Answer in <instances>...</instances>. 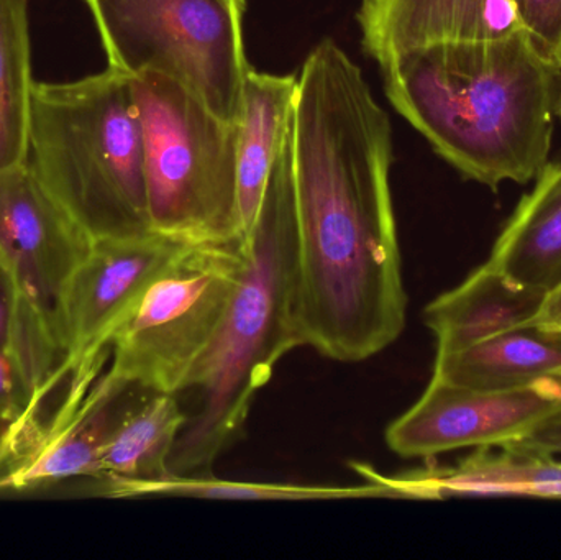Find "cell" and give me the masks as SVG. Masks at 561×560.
Returning <instances> with one entry per match:
<instances>
[{
	"label": "cell",
	"instance_id": "obj_1",
	"mask_svg": "<svg viewBox=\"0 0 561 560\" xmlns=\"http://www.w3.org/2000/svg\"><path fill=\"white\" fill-rule=\"evenodd\" d=\"M297 81V321L304 347L355 364L394 344L408 315L391 122L333 39L307 55Z\"/></svg>",
	"mask_w": 561,
	"mask_h": 560
},
{
	"label": "cell",
	"instance_id": "obj_2",
	"mask_svg": "<svg viewBox=\"0 0 561 560\" xmlns=\"http://www.w3.org/2000/svg\"><path fill=\"white\" fill-rule=\"evenodd\" d=\"M392 107L468 180L496 191L549 163L557 72L526 30L435 43L379 65Z\"/></svg>",
	"mask_w": 561,
	"mask_h": 560
},
{
	"label": "cell",
	"instance_id": "obj_3",
	"mask_svg": "<svg viewBox=\"0 0 561 560\" xmlns=\"http://www.w3.org/2000/svg\"><path fill=\"white\" fill-rule=\"evenodd\" d=\"M294 124L266 184L255 229L242 247L247 266L226 318L187 378L199 393L170 457L176 476L213 473L240 439L259 391L276 364L304 347L297 321V232L293 180Z\"/></svg>",
	"mask_w": 561,
	"mask_h": 560
},
{
	"label": "cell",
	"instance_id": "obj_4",
	"mask_svg": "<svg viewBox=\"0 0 561 560\" xmlns=\"http://www.w3.org/2000/svg\"><path fill=\"white\" fill-rule=\"evenodd\" d=\"M28 163L95 239L153 232L144 134L130 76L108 68L71 82H35Z\"/></svg>",
	"mask_w": 561,
	"mask_h": 560
},
{
	"label": "cell",
	"instance_id": "obj_5",
	"mask_svg": "<svg viewBox=\"0 0 561 560\" xmlns=\"http://www.w3.org/2000/svg\"><path fill=\"white\" fill-rule=\"evenodd\" d=\"M131 88L153 232L181 243L240 242L237 124L167 76H137Z\"/></svg>",
	"mask_w": 561,
	"mask_h": 560
},
{
	"label": "cell",
	"instance_id": "obj_6",
	"mask_svg": "<svg viewBox=\"0 0 561 560\" xmlns=\"http://www.w3.org/2000/svg\"><path fill=\"white\" fill-rule=\"evenodd\" d=\"M108 68L130 78L154 72L237 124L250 66L247 0H84Z\"/></svg>",
	"mask_w": 561,
	"mask_h": 560
},
{
	"label": "cell",
	"instance_id": "obj_7",
	"mask_svg": "<svg viewBox=\"0 0 561 560\" xmlns=\"http://www.w3.org/2000/svg\"><path fill=\"white\" fill-rule=\"evenodd\" d=\"M245 266L240 242L181 247L112 335L108 368L148 391H184Z\"/></svg>",
	"mask_w": 561,
	"mask_h": 560
},
{
	"label": "cell",
	"instance_id": "obj_8",
	"mask_svg": "<svg viewBox=\"0 0 561 560\" xmlns=\"http://www.w3.org/2000/svg\"><path fill=\"white\" fill-rule=\"evenodd\" d=\"M559 413L561 378L511 390H478L431 378L385 437L389 449L404 459H431L468 447L520 443Z\"/></svg>",
	"mask_w": 561,
	"mask_h": 560
},
{
	"label": "cell",
	"instance_id": "obj_9",
	"mask_svg": "<svg viewBox=\"0 0 561 560\" xmlns=\"http://www.w3.org/2000/svg\"><path fill=\"white\" fill-rule=\"evenodd\" d=\"M111 354L81 365L68 378L65 398L32 443L0 480L2 490H28L62 480L98 479L102 454L145 388L118 377L105 364Z\"/></svg>",
	"mask_w": 561,
	"mask_h": 560
},
{
	"label": "cell",
	"instance_id": "obj_10",
	"mask_svg": "<svg viewBox=\"0 0 561 560\" xmlns=\"http://www.w3.org/2000/svg\"><path fill=\"white\" fill-rule=\"evenodd\" d=\"M183 245L157 232L92 240L56 315L68 375L111 351L118 325Z\"/></svg>",
	"mask_w": 561,
	"mask_h": 560
},
{
	"label": "cell",
	"instance_id": "obj_11",
	"mask_svg": "<svg viewBox=\"0 0 561 560\" xmlns=\"http://www.w3.org/2000/svg\"><path fill=\"white\" fill-rule=\"evenodd\" d=\"M91 245V237L43 186L28 161L0 170V263L15 283L22 308L56 325L66 285Z\"/></svg>",
	"mask_w": 561,
	"mask_h": 560
},
{
	"label": "cell",
	"instance_id": "obj_12",
	"mask_svg": "<svg viewBox=\"0 0 561 560\" xmlns=\"http://www.w3.org/2000/svg\"><path fill=\"white\" fill-rule=\"evenodd\" d=\"M366 482L385 483L401 500L513 499L561 500V460L526 443L478 447L451 466H431L386 477L352 464Z\"/></svg>",
	"mask_w": 561,
	"mask_h": 560
},
{
	"label": "cell",
	"instance_id": "obj_13",
	"mask_svg": "<svg viewBox=\"0 0 561 560\" xmlns=\"http://www.w3.org/2000/svg\"><path fill=\"white\" fill-rule=\"evenodd\" d=\"M366 56L378 65L435 43L486 42L524 30L513 0H362Z\"/></svg>",
	"mask_w": 561,
	"mask_h": 560
},
{
	"label": "cell",
	"instance_id": "obj_14",
	"mask_svg": "<svg viewBox=\"0 0 561 560\" xmlns=\"http://www.w3.org/2000/svg\"><path fill=\"white\" fill-rule=\"evenodd\" d=\"M549 293L523 285L484 263L424 309L437 355L455 354L539 319Z\"/></svg>",
	"mask_w": 561,
	"mask_h": 560
},
{
	"label": "cell",
	"instance_id": "obj_15",
	"mask_svg": "<svg viewBox=\"0 0 561 560\" xmlns=\"http://www.w3.org/2000/svg\"><path fill=\"white\" fill-rule=\"evenodd\" d=\"M296 76L247 71L240 104L237 176L242 239L245 247L255 229L270 174L294 124Z\"/></svg>",
	"mask_w": 561,
	"mask_h": 560
},
{
	"label": "cell",
	"instance_id": "obj_16",
	"mask_svg": "<svg viewBox=\"0 0 561 560\" xmlns=\"http://www.w3.org/2000/svg\"><path fill=\"white\" fill-rule=\"evenodd\" d=\"M432 378L478 390H511L561 378V329L527 324L435 357Z\"/></svg>",
	"mask_w": 561,
	"mask_h": 560
},
{
	"label": "cell",
	"instance_id": "obj_17",
	"mask_svg": "<svg viewBox=\"0 0 561 560\" xmlns=\"http://www.w3.org/2000/svg\"><path fill=\"white\" fill-rule=\"evenodd\" d=\"M187 416L176 393L148 391L125 416L102 454L101 492L128 499L137 487L170 476V457Z\"/></svg>",
	"mask_w": 561,
	"mask_h": 560
},
{
	"label": "cell",
	"instance_id": "obj_18",
	"mask_svg": "<svg viewBox=\"0 0 561 560\" xmlns=\"http://www.w3.org/2000/svg\"><path fill=\"white\" fill-rule=\"evenodd\" d=\"M490 265L523 285L561 288V157L547 163L491 252Z\"/></svg>",
	"mask_w": 561,
	"mask_h": 560
},
{
	"label": "cell",
	"instance_id": "obj_19",
	"mask_svg": "<svg viewBox=\"0 0 561 560\" xmlns=\"http://www.w3.org/2000/svg\"><path fill=\"white\" fill-rule=\"evenodd\" d=\"M33 84L28 0H0V170L28 161Z\"/></svg>",
	"mask_w": 561,
	"mask_h": 560
},
{
	"label": "cell",
	"instance_id": "obj_20",
	"mask_svg": "<svg viewBox=\"0 0 561 560\" xmlns=\"http://www.w3.org/2000/svg\"><path fill=\"white\" fill-rule=\"evenodd\" d=\"M137 496H181V499L239 500V502H323V500L398 499L385 483L359 487L289 485V483L236 482L214 473L170 476L144 483L130 493Z\"/></svg>",
	"mask_w": 561,
	"mask_h": 560
},
{
	"label": "cell",
	"instance_id": "obj_21",
	"mask_svg": "<svg viewBox=\"0 0 561 560\" xmlns=\"http://www.w3.org/2000/svg\"><path fill=\"white\" fill-rule=\"evenodd\" d=\"M517 16L540 58L561 71V0H513Z\"/></svg>",
	"mask_w": 561,
	"mask_h": 560
},
{
	"label": "cell",
	"instance_id": "obj_22",
	"mask_svg": "<svg viewBox=\"0 0 561 560\" xmlns=\"http://www.w3.org/2000/svg\"><path fill=\"white\" fill-rule=\"evenodd\" d=\"M23 413L19 372L9 351H0V431L15 423Z\"/></svg>",
	"mask_w": 561,
	"mask_h": 560
},
{
	"label": "cell",
	"instance_id": "obj_23",
	"mask_svg": "<svg viewBox=\"0 0 561 560\" xmlns=\"http://www.w3.org/2000/svg\"><path fill=\"white\" fill-rule=\"evenodd\" d=\"M19 292L12 276L0 263V351L9 348L15 328L16 309H19Z\"/></svg>",
	"mask_w": 561,
	"mask_h": 560
},
{
	"label": "cell",
	"instance_id": "obj_24",
	"mask_svg": "<svg viewBox=\"0 0 561 560\" xmlns=\"http://www.w3.org/2000/svg\"><path fill=\"white\" fill-rule=\"evenodd\" d=\"M520 443L547 450V453L556 454V456L561 454V413L543 423L542 426L537 427L527 439L520 441Z\"/></svg>",
	"mask_w": 561,
	"mask_h": 560
},
{
	"label": "cell",
	"instance_id": "obj_25",
	"mask_svg": "<svg viewBox=\"0 0 561 560\" xmlns=\"http://www.w3.org/2000/svg\"><path fill=\"white\" fill-rule=\"evenodd\" d=\"M536 324L546 325V328L561 329V288L550 293Z\"/></svg>",
	"mask_w": 561,
	"mask_h": 560
},
{
	"label": "cell",
	"instance_id": "obj_26",
	"mask_svg": "<svg viewBox=\"0 0 561 560\" xmlns=\"http://www.w3.org/2000/svg\"><path fill=\"white\" fill-rule=\"evenodd\" d=\"M557 112H559V115H560V118H561V101H560V104H559V111H557Z\"/></svg>",
	"mask_w": 561,
	"mask_h": 560
}]
</instances>
